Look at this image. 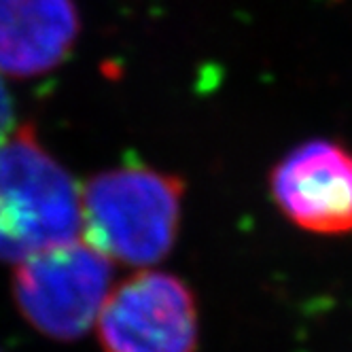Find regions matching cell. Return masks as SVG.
I'll list each match as a JSON object with an SVG mask.
<instances>
[{
	"label": "cell",
	"mask_w": 352,
	"mask_h": 352,
	"mask_svg": "<svg viewBox=\"0 0 352 352\" xmlns=\"http://www.w3.org/2000/svg\"><path fill=\"white\" fill-rule=\"evenodd\" d=\"M270 191L297 228L340 236L352 232V153L333 140H308L274 166Z\"/></svg>",
	"instance_id": "5b68a950"
},
{
	"label": "cell",
	"mask_w": 352,
	"mask_h": 352,
	"mask_svg": "<svg viewBox=\"0 0 352 352\" xmlns=\"http://www.w3.org/2000/svg\"><path fill=\"white\" fill-rule=\"evenodd\" d=\"M74 0H0V72L36 77L60 66L79 36Z\"/></svg>",
	"instance_id": "8992f818"
},
{
	"label": "cell",
	"mask_w": 352,
	"mask_h": 352,
	"mask_svg": "<svg viewBox=\"0 0 352 352\" xmlns=\"http://www.w3.org/2000/svg\"><path fill=\"white\" fill-rule=\"evenodd\" d=\"M0 352H3V350H0Z\"/></svg>",
	"instance_id": "ba28073f"
},
{
	"label": "cell",
	"mask_w": 352,
	"mask_h": 352,
	"mask_svg": "<svg viewBox=\"0 0 352 352\" xmlns=\"http://www.w3.org/2000/svg\"><path fill=\"white\" fill-rule=\"evenodd\" d=\"M11 125H13V102L3 79H0V144L11 136Z\"/></svg>",
	"instance_id": "52a82bcc"
},
{
	"label": "cell",
	"mask_w": 352,
	"mask_h": 352,
	"mask_svg": "<svg viewBox=\"0 0 352 352\" xmlns=\"http://www.w3.org/2000/svg\"><path fill=\"white\" fill-rule=\"evenodd\" d=\"M81 191L21 125L0 144V261H23L77 240Z\"/></svg>",
	"instance_id": "7a4b0ae2"
},
{
	"label": "cell",
	"mask_w": 352,
	"mask_h": 352,
	"mask_svg": "<svg viewBox=\"0 0 352 352\" xmlns=\"http://www.w3.org/2000/svg\"><path fill=\"white\" fill-rule=\"evenodd\" d=\"M96 322L104 352H195L199 338L193 291L166 272H138L121 283Z\"/></svg>",
	"instance_id": "277c9868"
},
{
	"label": "cell",
	"mask_w": 352,
	"mask_h": 352,
	"mask_svg": "<svg viewBox=\"0 0 352 352\" xmlns=\"http://www.w3.org/2000/svg\"><path fill=\"white\" fill-rule=\"evenodd\" d=\"M185 185L146 166H121L94 176L81 193V230L87 244L111 261L151 265L176 240Z\"/></svg>",
	"instance_id": "6da1fadb"
},
{
	"label": "cell",
	"mask_w": 352,
	"mask_h": 352,
	"mask_svg": "<svg viewBox=\"0 0 352 352\" xmlns=\"http://www.w3.org/2000/svg\"><path fill=\"white\" fill-rule=\"evenodd\" d=\"M111 283L113 261L85 240H70L19 261L13 297L36 331L72 342L98 320Z\"/></svg>",
	"instance_id": "3957f363"
}]
</instances>
